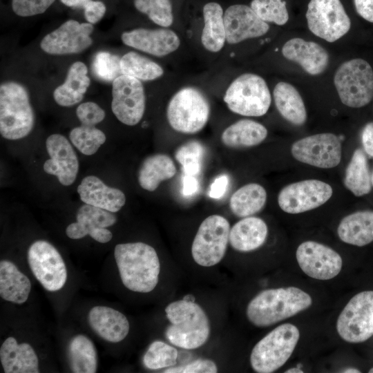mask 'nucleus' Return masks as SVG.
<instances>
[{
    "label": "nucleus",
    "instance_id": "f257e3e1",
    "mask_svg": "<svg viewBox=\"0 0 373 373\" xmlns=\"http://www.w3.org/2000/svg\"><path fill=\"white\" fill-rule=\"evenodd\" d=\"M114 256L121 280L127 289L140 293L154 289L160 263L153 247L142 242L118 244Z\"/></svg>",
    "mask_w": 373,
    "mask_h": 373
},
{
    "label": "nucleus",
    "instance_id": "f03ea898",
    "mask_svg": "<svg viewBox=\"0 0 373 373\" xmlns=\"http://www.w3.org/2000/svg\"><path fill=\"white\" fill-rule=\"evenodd\" d=\"M312 304L311 296L298 287L268 289L250 300L246 315L253 325L265 327L294 316Z\"/></svg>",
    "mask_w": 373,
    "mask_h": 373
},
{
    "label": "nucleus",
    "instance_id": "7ed1b4c3",
    "mask_svg": "<svg viewBox=\"0 0 373 373\" xmlns=\"http://www.w3.org/2000/svg\"><path fill=\"white\" fill-rule=\"evenodd\" d=\"M165 313L170 323L165 334L171 344L193 350L202 346L209 339V321L198 304L184 299L176 300L166 307Z\"/></svg>",
    "mask_w": 373,
    "mask_h": 373
},
{
    "label": "nucleus",
    "instance_id": "20e7f679",
    "mask_svg": "<svg viewBox=\"0 0 373 373\" xmlns=\"http://www.w3.org/2000/svg\"><path fill=\"white\" fill-rule=\"evenodd\" d=\"M35 124V115L26 89L15 82L0 86V133L9 140L26 137Z\"/></svg>",
    "mask_w": 373,
    "mask_h": 373
},
{
    "label": "nucleus",
    "instance_id": "39448f33",
    "mask_svg": "<svg viewBox=\"0 0 373 373\" xmlns=\"http://www.w3.org/2000/svg\"><path fill=\"white\" fill-rule=\"evenodd\" d=\"M300 338L298 327L291 323L278 325L253 347L250 364L258 373H271L281 367L291 356Z\"/></svg>",
    "mask_w": 373,
    "mask_h": 373
},
{
    "label": "nucleus",
    "instance_id": "423d86ee",
    "mask_svg": "<svg viewBox=\"0 0 373 373\" xmlns=\"http://www.w3.org/2000/svg\"><path fill=\"white\" fill-rule=\"evenodd\" d=\"M224 101L233 113L243 116L260 117L268 111L271 97L265 80L254 73L242 74L227 88Z\"/></svg>",
    "mask_w": 373,
    "mask_h": 373
},
{
    "label": "nucleus",
    "instance_id": "0eeeda50",
    "mask_svg": "<svg viewBox=\"0 0 373 373\" xmlns=\"http://www.w3.org/2000/svg\"><path fill=\"white\" fill-rule=\"evenodd\" d=\"M210 106L205 96L197 88L185 87L170 99L166 117L171 127L177 132L193 134L208 122Z\"/></svg>",
    "mask_w": 373,
    "mask_h": 373
},
{
    "label": "nucleus",
    "instance_id": "6e6552de",
    "mask_svg": "<svg viewBox=\"0 0 373 373\" xmlns=\"http://www.w3.org/2000/svg\"><path fill=\"white\" fill-rule=\"evenodd\" d=\"M334 83L341 102L361 108L373 99V70L360 58L343 62L336 70Z\"/></svg>",
    "mask_w": 373,
    "mask_h": 373
},
{
    "label": "nucleus",
    "instance_id": "1a4fd4ad",
    "mask_svg": "<svg viewBox=\"0 0 373 373\" xmlns=\"http://www.w3.org/2000/svg\"><path fill=\"white\" fill-rule=\"evenodd\" d=\"M230 225L222 216L213 214L200 224L191 245L194 261L202 267H212L224 258L229 242Z\"/></svg>",
    "mask_w": 373,
    "mask_h": 373
},
{
    "label": "nucleus",
    "instance_id": "9d476101",
    "mask_svg": "<svg viewBox=\"0 0 373 373\" xmlns=\"http://www.w3.org/2000/svg\"><path fill=\"white\" fill-rule=\"evenodd\" d=\"M336 330L351 343L364 342L373 335V291L359 292L350 300L338 317Z\"/></svg>",
    "mask_w": 373,
    "mask_h": 373
},
{
    "label": "nucleus",
    "instance_id": "9b49d317",
    "mask_svg": "<svg viewBox=\"0 0 373 373\" xmlns=\"http://www.w3.org/2000/svg\"><path fill=\"white\" fill-rule=\"evenodd\" d=\"M306 19L310 31L328 42L339 39L351 27L350 19L340 0H310Z\"/></svg>",
    "mask_w": 373,
    "mask_h": 373
},
{
    "label": "nucleus",
    "instance_id": "f8f14e48",
    "mask_svg": "<svg viewBox=\"0 0 373 373\" xmlns=\"http://www.w3.org/2000/svg\"><path fill=\"white\" fill-rule=\"evenodd\" d=\"M28 261L36 279L49 291L61 289L67 280L64 260L50 243L37 240L28 249Z\"/></svg>",
    "mask_w": 373,
    "mask_h": 373
},
{
    "label": "nucleus",
    "instance_id": "ddd939ff",
    "mask_svg": "<svg viewBox=\"0 0 373 373\" xmlns=\"http://www.w3.org/2000/svg\"><path fill=\"white\" fill-rule=\"evenodd\" d=\"M145 106V93L140 80L121 75L113 81L111 109L119 122L128 126L137 124Z\"/></svg>",
    "mask_w": 373,
    "mask_h": 373
},
{
    "label": "nucleus",
    "instance_id": "4468645a",
    "mask_svg": "<svg viewBox=\"0 0 373 373\" xmlns=\"http://www.w3.org/2000/svg\"><path fill=\"white\" fill-rule=\"evenodd\" d=\"M292 156L298 161L321 169L338 165L342 149L340 138L330 133H318L300 139L291 146Z\"/></svg>",
    "mask_w": 373,
    "mask_h": 373
},
{
    "label": "nucleus",
    "instance_id": "2eb2a0df",
    "mask_svg": "<svg viewBox=\"0 0 373 373\" xmlns=\"http://www.w3.org/2000/svg\"><path fill=\"white\" fill-rule=\"evenodd\" d=\"M332 193L329 184L318 180H305L283 187L278 193V203L283 211L297 214L324 204Z\"/></svg>",
    "mask_w": 373,
    "mask_h": 373
},
{
    "label": "nucleus",
    "instance_id": "dca6fc26",
    "mask_svg": "<svg viewBox=\"0 0 373 373\" xmlns=\"http://www.w3.org/2000/svg\"><path fill=\"white\" fill-rule=\"evenodd\" d=\"M296 257L301 270L316 280L334 278L341 272L343 266L338 253L327 245L312 240L305 241L298 247Z\"/></svg>",
    "mask_w": 373,
    "mask_h": 373
},
{
    "label": "nucleus",
    "instance_id": "f3484780",
    "mask_svg": "<svg viewBox=\"0 0 373 373\" xmlns=\"http://www.w3.org/2000/svg\"><path fill=\"white\" fill-rule=\"evenodd\" d=\"M93 31V24L79 23L70 19L58 28L46 35L40 43L41 48L46 53L63 55L79 53L93 43L90 35Z\"/></svg>",
    "mask_w": 373,
    "mask_h": 373
},
{
    "label": "nucleus",
    "instance_id": "a211bd4d",
    "mask_svg": "<svg viewBox=\"0 0 373 373\" xmlns=\"http://www.w3.org/2000/svg\"><path fill=\"white\" fill-rule=\"evenodd\" d=\"M46 147L50 158L44 164V171L56 176L62 185H71L79 171L78 158L71 144L64 135L52 134L47 138Z\"/></svg>",
    "mask_w": 373,
    "mask_h": 373
},
{
    "label": "nucleus",
    "instance_id": "6ab92c4d",
    "mask_svg": "<svg viewBox=\"0 0 373 373\" xmlns=\"http://www.w3.org/2000/svg\"><path fill=\"white\" fill-rule=\"evenodd\" d=\"M227 42L238 44L244 40L265 35L269 24L262 20L254 10L246 5L235 4L224 13Z\"/></svg>",
    "mask_w": 373,
    "mask_h": 373
},
{
    "label": "nucleus",
    "instance_id": "aec40b11",
    "mask_svg": "<svg viewBox=\"0 0 373 373\" xmlns=\"http://www.w3.org/2000/svg\"><path fill=\"white\" fill-rule=\"evenodd\" d=\"M121 39L125 45L156 57L171 54L180 45L178 35L164 28L133 29L124 32Z\"/></svg>",
    "mask_w": 373,
    "mask_h": 373
},
{
    "label": "nucleus",
    "instance_id": "412c9836",
    "mask_svg": "<svg viewBox=\"0 0 373 373\" xmlns=\"http://www.w3.org/2000/svg\"><path fill=\"white\" fill-rule=\"evenodd\" d=\"M282 54L285 59L299 64L311 75L323 73L329 59L328 52L323 47L301 38L288 40L283 46Z\"/></svg>",
    "mask_w": 373,
    "mask_h": 373
},
{
    "label": "nucleus",
    "instance_id": "4be33fe9",
    "mask_svg": "<svg viewBox=\"0 0 373 373\" xmlns=\"http://www.w3.org/2000/svg\"><path fill=\"white\" fill-rule=\"evenodd\" d=\"M77 191L85 204L113 213L119 211L126 202V196L121 190L107 186L95 175L83 178Z\"/></svg>",
    "mask_w": 373,
    "mask_h": 373
},
{
    "label": "nucleus",
    "instance_id": "5701e85b",
    "mask_svg": "<svg viewBox=\"0 0 373 373\" xmlns=\"http://www.w3.org/2000/svg\"><path fill=\"white\" fill-rule=\"evenodd\" d=\"M93 330L101 338L111 343L124 340L129 332V323L124 314L106 306H95L88 314Z\"/></svg>",
    "mask_w": 373,
    "mask_h": 373
},
{
    "label": "nucleus",
    "instance_id": "b1692460",
    "mask_svg": "<svg viewBox=\"0 0 373 373\" xmlns=\"http://www.w3.org/2000/svg\"><path fill=\"white\" fill-rule=\"evenodd\" d=\"M0 360L6 373H38V357L30 345L18 344L14 337L7 338L0 348Z\"/></svg>",
    "mask_w": 373,
    "mask_h": 373
},
{
    "label": "nucleus",
    "instance_id": "393cba45",
    "mask_svg": "<svg viewBox=\"0 0 373 373\" xmlns=\"http://www.w3.org/2000/svg\"><path fill=\"white\" fill-rule=\"evenodd\" d=\"M267 234L268 227L262 219L248 216L238 221L231 228L229 243L236 251H251L265 243Z\"/></svg>",
    "mask_w": 373,
    "mask_h": 373
},
{
    "label": "nucleus",
    "instance_id": "a878e982",
    "mask_svg": "<svg viewBox=\"0 0 373 373\" xmlns=\"http://www.w3.org/2000/svg\"><path fill=\"white\" fill-rule=\"evenodd\" d=\"M337 233L343 242L363 247L373 241V211H358L344 217Z\"/></svg>",
    "mask_w": 373,
    "mask_h": 373
},
{
    "label": "nucleus",
    "instance_id": "bb28decb",
    "mask_svg": "<svg viewBox=\"0 0 373 373\" xmlns=\"http://www.w3.org/2000/svg\"><path fill=\"white\" fill-rule=\"evenodd\" d=\"M87 73V67L83 62L73 63L68 69L64 83L53 92L56 103L67 107L80 102L90 83Z\"/></svg>",
    "mask_w": 373,
    "mask_h": 373
},
{
    "label": "nucleus",
    "instance_id": "cd10ccee",
    "mask_svg": "<svg viewBox=\"0 0 373 373\" xmlns=\"http://www.w3.org/2000/svg\"><path fill=\"white\" fill-rule=\"evenodd\" d=\"M77 222L70 224L66 229L67 236L77 240L90 235L96 228H107L113 225L117 218L113 212L84 204L77 210Z\"/></svg>",
    "mask_w": 373,
    "mask_h": 373
},
{
    "label": "nucleus",
    "instance_id": "c85d7f7f",
    "mask_svg": "<svg viewBox=\"0 0 373 373\" xmlns=\"http://www.w3.org/2000/svg\"><path fill=\"white\" fill-rule=\"evenodd\" d=\"M273 96L280 115L290 123L300 126L307 120V111L299 92L291 84L280 82L274 87Z\"/></svg>",
    "mask_w": 373,
    "mask_h": 373
},
{
    "label": "nucleus",
    "instance_id": "c756f323",
    "mask_svg": "<svg viewBox=\"0 0 373 373\" xmlns=\"http://www.w3.org/2000/svg\"><path fill=\"white\" fill-rule=\"evenodd\" d=\"M176 172L174 162L169 155H152L142 162L138 171V182L143 189L152 192L162 182L172 178Z\"/></svg>",
    "mask_w": 373,
    "mask_h": 373
},
{
    "label": "nucleus",
    "instance_id": "7c9ffc66",
    "mask_svg": "<svg viewBox=\"0 0 373 373\" xmlns=\"http://www.w3.org/2000/svg\"><path fill=\"white\" fill-rule=\"evenodd\" d=\"M267 136V130L264 125L243 119L227 127L221 135V141L231 148L250 147L260 144Z\"/></svg>",
    "mask_w": 373,
    "mask_h": 373
},
{
    "label": "nucleus",
    "instance_id": "2f4dec72",
    "mask_svg": "<svg viewBox=\"0 0 373 373\" xmlns=\"http://www.w3.org/2000/svg\"><path fill=\"white\" fill-rule=\"evenodd\" d=\"M202 13V44L209 52H219L227 41L222 8L216 2H209L204 6Z\"/></svg>",
    "mask_w": 373,
    "mask_h": 373
},
{
    "label": "nucleus",
    "instance_id": "473e14b6",
    "mask_svg": "<svg viewBox=\"0 0 373 373\" xmlns=\"http://www.w3.org/2000/svg\"><path fill=\"white\" fill-rule=\"evenodd\" d=\"M31 289L29 278L15 264L8 260L0 262V296L7 301L25 303Z\"/></svg>",
    "mask_w": 373,
    "mask_h": 373
},
{
    "label": "nucleus",
    "instance_id": "72a5a7b5",
    "mask_svg": "<svg viewBox=\"0 0 373 373\" xmlns=\"http://www.w3.org/2000/svg\"><path fill=\"white\" fill-rule=\"evenodd\" d=\"M267 200L265 188L257 183L245 184L236 190L229 200L232 213L239 218L251 216L260 211Z\"/></svg>",
    "mask_w": 373,
    "mask_h": 373
},
{
    "label": "nucleus",
    "instance_id": "f704fd0d",
    "mask_svg": "<svg viewBox=\"0 0 373 373\" xmlns=\"http://www.w3.org/2000/svg\"><path fill=\"white\" fill-rule=\"evenodd\" d=\"M68 356L73 372H96L97 351L93 343L87 336L77 335L70 340L68 347Z\"/></svg>",
    "mask_w": 373,
    "mask_h": 373
},
{
    "label": "nucleus",
    "instance_id": "c9c22d12",
    "mask_svg": "<svg viewBox=\"0 0 373 373\" xmlns=\"http://www.w3.org/2000/svg\"><path fill=\"white\" fill-rule=\"evenodd\" d=\"M344 184L354 195L359 197L369 193L372 188L366 156L361 149L353 153L345 173Z\"/></svg>",
    "mask_w": 373,
    "mask_h": 373
},
{
    "label": "nucleus",
    "instance_id": "e433bc0d",
    "mask_svg": "<svg viewBox=\"0 0 373 373\" xmlns=\"http://www.w3.org/2000/svg\"><path fill=\"white\" fill-rule=\"evenodd\" d=\"M119 65L122 75L142 81L154 80L164 73L163 68L158 64L135 52L124 55L120 58Z\"/></svg>",
    "mask_w": 373,
    "mask_h": 373
},
{
    "label": "nucleus",
    "instance_id": "4c0bfd02",
    "mask_svg": "<svg viewBox=\"0 0 373 373\" xmlns=\"http://www.w3.org/2000/svg\"><path fill=\"white\" fill-rule=\"evenodd\" d=\"M69 139L82 154L91 155L98 151L106 137L104 133L95 126L81 124L70 131Z\"/></svg>",
    "mask_w": 373,
    "mask_h": 373
},
{
    "label": "nucleus",
    "instance_id": "58836bf2",
    "mask_svg": "<svg viewBox=\"0 0 373 373\" xmlns=\"http://www.w3.org/2000/svg\"><path fill=\"white\" fill-rule=\"evenodd\" d=\"M178 350L173 346L155 341L149 347L143 357V363L150 370L173 367L176 364Z\"/></svg>",
    "mask_w": 373,
    "mask_h": 373
},
{
    "label": "nucleus",
    "instance_id": "ea45409f",
    "mask_svg": "<svg viewBox=\"0 0 373 373\" xmlns=\"http://www.w3.org/2000/svg\"><path fill=\"white\" fill-rule=\"evenodd\" d=\"M135 8L144 13L155 23L166 28L173 22L170 0H134Z\"/></svg>",
    "mask_w": 373,
    "mask_h": 373
},
{
    "label": "nucleus",
    "instance_id": "a19ab883",
    "mask_svg": "<svg viewBox=\"0 0 373 373\" xmlns=\"http://www.w3.org/2000/svg\"><path fill=\"white\" fill-rule=\"evenodd\" d=\"M250 7L267 23L283 26L288 21L286 2L283 0H252Z\"/></svg>",
    "mask_w": 373,
    "mask_h": 373
},
{
    "label": "nucleus",
    "instance_id": "79ce46f5",
    "mask_svg": "<svg viewBox=\"0 0 373 373\" xmlns=\"http://www.w3.org/2000/svg\"><path fill=\"white\" fill-rule=\"evenodd\" d=\"M203 155L202 145L192 141L181 146L176 151L175 157L182 164L185 175H196L200 171Z\"/></svg>",
    "mask_w": 373,
    "mask_h": 373
},
{
    "label": "nucleus",
    "instance_id": "37998d69",
    "mask_svg": "<svg viewBox=\"0 0 373 373\" xmlns=\"http://www.w3.org/2000/svg\"><path fill=\"white\" fill-rule=\"evenodd\" d=\"M120 59L108 52H99L93 59L92 69L97 77L111 82L122 75L120 70Z\"/></svg>",
    "mask_w": 373,
    "mask_h": 373
},
{
    "label": "nucleus",
    "instance_id": "c03bdc74",
    "mask_svg": "<svg viewBox=\"0 0 373 373\" xmlns=\"http://www.w3.org/2000/svg\"><path fill=\"white\" fill-rule=\"evenodd\" d=\"M55 0H12L13 12L20 17L44 13Z\"/></svg>",
    "mask_w": 373,
    "mask_h": 373
},
{
    "label": "nucleus",
    "instance_id": "a18cd8bd",
    "mask_svg": "<svg viewBox=\"0 0 373 373\" xmlns=\"http://www.w3.org/2000/svg\"><path fill=\"white\" fill-rule=\"evenodd\" d=\"M76 115L81 124L95 126L105 117L104 111L96 103L87 102L78 106Z\"/></svg>",
    "mask_w": 373,
    "mask_h": 373
},
{
    "label": "nucleus",
    "instance_id": "49530a36",
    "mask_svg": "<svg viewBox=\"0 0 373 373\" xmlns=\"http://www.w3.org/2000/svg\"><path fill=\"white\" fill-rule=\"evenodd\" d=\"M218 372L216 364L211 360L198 359L182 366L170 367L164 373H216Z\"/></svg>",
    "mask_w": 373,
    "mask_h": 373
},
{
    "label": "nucleus",
    "instance_id": "de8ad7c7",
    "mask_svg": "<svg viewBox=\"0 0 373 373\" xmlns=\"http://www.w3.org/2000/svg\"><path fill=\"white\" fill-rule=\"evenodd\" d=\"M84 16L88 23H97L106 12L104 3L99 1L88 0L84 6Z\"/></svg>",
    "mask_w": 373,
    "mask_h": 373
},
{
    "label": "nucleus",
    "instance_id": "09e8293b",
    "mask_svg": "<svg viewBox=\"0 0 373 373\" xmlns=\"http://www.w3.org/2000/svg\"><path fill=\"white\" fill-rule=\"evenodd\" d=\"M229 184V178L226 175L216 178L211 185L209 195L211 198H220L225 193Z\"/></svg>",
    "mask_w": 373,
    "mask_h": 373
},
{
    "label": "nucleus",
    "instance_id": "8fccbe9b",
    "mask_svg": "<svg viewBox=\"0 0 373 373\" xmlns=\"http://www.w3.org/2000/svg\"><path fill=\"white\" fill-rule=\"evenodd\" d=\"M357 13L364 19L373 23V0H354Z\"/></svg>",
    "mask_w": 373,
    "mask_h": 373
},
{
    "label": "nucleus",
    "instance_id": "3c124183",
    "mask_svg": "<svg viewBox=\"0 0 373 373\" xmlns=\"http://www.w3.org/2000/svg\"><path fill=\"white\" fill-rule=\"evenodd\" d=\"M361 140L365 153L373 157V122L367 123L364 126Z\"/></svg>",
    "mask_w": 373,
    "mask_h": 373
},
{
    "label": "nucleus",
    "instance_id": "603ef678",
    "mask_svg": "<svg viewBox=\"0 0 373 373\" xmlns=\"http://www.w3.org/2000/svg\"><path fill=\"white\" fill-rule=\"evenodd\" d=\"M199 184L195 175H185L183 178L182 193L184 195H191L197 192Z\"/></svg>",
    "mask_w": 373,
    "mask_h": 373
},
{
    "label": "nucleus",
    "instance_id": "864d4df0",
    "mask_svg": "<svg viewBox=\"0 0 373 373\" xmlns=\"http://www.w3.org/2000/svg\"><path fill=\"white\" fill-rule=\"evenodd\" d=\"M89 236L100 243H106L113 238L111 231L106 228H96Z\"/></svg>",
    "mask_w": 373,
    "mask_h": 373
},
{
    "label": "nucleus",
    "instance_id": "5fc2aeb1",
    "mask_svg": "<svg viewBox=\"0 0 373 373\" xmlns=\"http://www.w3.org/2000/svg\"><path fill=\"white\" fill-rule=\"evenodd\" d=\"M63 4L70 8H84L88 0H60Z\"/></svg>",
    "mask_w": 373,
    "mask_h": 373
},
{
    "label": "nucleus",
    "instance_id": "6e6d98bb",
    "mask_svg": "<svg viewBox=\"0 0 373 373\" xmlns=\"http://www.w3.org/2000/svg\"><path fill=\"white\" fill-rule=\"evenodd\" d=\"M303 371L300 367H293L285 371V373H303Z\"/></svg>",
    "mask_w": 373,
    "mask_h": 373
},
{
    "label": "nucleus",
    "instance_id": "4d7b16f0",
    "mask_svg": "<svg viewBox=\"0 0 373 373\" xmlns=\"http://www.w3.org/2000/svg\"><path fill=\"white\" fill-rule=\"evenodd\" d=\"M343 372H353V373H358V372H361L358 370L357 369H354V368H348V369H346L345 371H343Z\"/></svg>",
    "mask_w": 373,
    "mask_h": 373
},
{
    "label": "nucleus",
    "instance_id": "13d9d810",
    "mask_svg": "<svg viewBox=\"0 0 373 373\" xmlns=\"http://www.w3.org/2000/svg\"><path fill=\"white\" fill-rule=\"evenodd\" d=\"M183 299L189 300V301L195 302V298L192 295H190V294L185 296Z\"/></svg>",
    "mask_w": 373,
    "mask_h": 373
},
{
    "label": "nucleus",
    "instance_id": "bf43d9fd",
    "mask_svg": "<svg viewBox=\"0 0 373 373\" xmlns=\"http://www.w3.org/2000/svg\"><path fill=\"white\" fill-rule=\"evenodd\" d=\"M371 182H372V186H373V173L371 175Z\"/></svg>",
    "mask_w": 373,
    "mask_h": 373
},
{
    "label": "nucleus",
    "instance_id": "052dcab7",
    "mask_svg": "<svg viewBox=\"0 0 373 373\" xmlns=\"http://www.w3.org/2000/svg\"><path fill=\"white\" fill-rule=\"evenodd\" d=\"M369 372H370V373H373V367H372V368L369 370Z\"/></svg>",
    "mask_w": 373,
    "mask_h": 373
}]
</instances>
